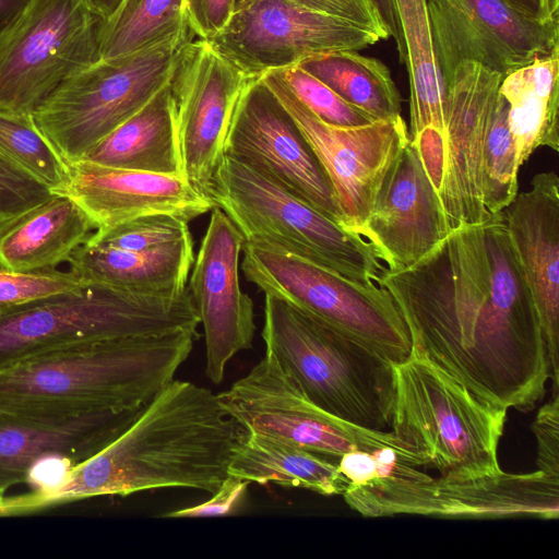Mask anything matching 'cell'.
<instances>
[{"instance_id": "6da1fadb", "label": "cell", "mask_w": 559, "mask_h": 559, "mask_svg": "<svg viewBox=\"0 0 559 559\" xmlns=\"http://www.w3.org/2000/svg\"><path fill=\"white\" fill-rule=\"evenodd\" d=\"M377 284L391 295L412 350L492 405L532 411L549 368L538 314L503 212L457 227Z\"/></svg>"}, {"instance_id": "7a4b0ae2", "label": "cell", "mask_w": 559, "mask_h": 559, "mask_svg": "<svg viewBox=\"0 0 559 559\" xmlns=\"http://www.w3.org/2000/svg\"><path fill=\"white\" fill-rule=\"evenodd\" d=\"M242 428L217 394L171 380L109 445L76 466L48 507L159 488L215 492Z\"/></svg>"}, {"instance_id": "3957f363", "label": "cell", "mask_w": 559, "mask_h": 559, "mask_svg": "<svg viewBox=\"0 0 559 559\" xmlns=\"http://www.w3.org/2000/svg\"><path fill=\"white\" fill-rule=\"evenodd\" d=\"M181 330L80 344L0 371V412L32 421H68L147 404L191 353Z\"/></svg>"}, {"instance_id": "277c9868", "label": "cell", "mask_w": 559, "mask_h": 559, "mask_svg": "<svg viewBox=\"0 0 559 559\" xmlns=\"http://www.w3.org/2000/svg\"><path fill=\"white\" fill-rule=\"evenodd\" d=\"M391 431L423 467L445 479L502 472L498 448L508 409L485 402L415 352L393 364Z\"/></svg>"}, {"instance_id": "5b68a950", "label": "cell", "mask_w": 559, "mask_h": 559, "mask_svg": "<svg viewBox=\"0 0 559 559\" xmlns=\"http://www.w3.org/2000/svg\"><path fill=\"white\" fill-rule=\"evenodd\" d=\"M199 324L189 289L156 295L84 282L0 314V371L85 343L181 330L198 333Z\"/></svg>"}, {"instance_id": "8992f818", "label": "cell", "mask_w": 559, "mask_h": 559, "mask_svg": "<svg viewBox=\"0 0 559 559\" xmlns=\"http://www.w3.org/2000/svg\"><path fill=\"white\" fill-rule=\"evenodd\" d=\"M264 295L265 353L323 411L367 429L388 430L393 362L285 300Z\"/></svg>"}, {"instance_id": "52a82bcc", "label": "cell", "mask_w": 559, "mask_h": 559, "mask_svg": "<svg viewBox=\"0 0 559 559\" xmlns=\"http://www.w3.org/2000/svg\"><path fill=\"white\" fill-rule=\"evenodd\" d=\"M207 197L241 233L359 284L377 282L385 266L374 248L266 176L224 155Z\"/></svg>"}, {"instance_id": "ba28073f", "label": "cell", "mask_w": 559, "mask_h": 559, "mask_svg": "<svg viewBox=\"0 0 559 559\" xmlns=\"http://www.w3.org/2000/svg\"><path fill=\"white\" fill-rule=\"evenodd\" d=\"M190 28L136 52L100 59L67 80L32 116L68 164L139 111L170 80Z\"/></svg>"}, {"instance_id": "9c48e42d", "label": "cell", "mask_w": 559, "mask_h": 559, "mask_svg": "<svg viewBox=\"0 0 559 559\" xmlns=\"http://www.w3.org/2000/svg\"><path fill=\"white\" fill-rule=\"evenodd\" d=\"M242 272L264 294L362 344L393 364L408 358L407 326L386 289L359 284L262 241H243Z\"/></svg>"}, {"instance_id": "30bf717a", "label": "cell", "mask_w": 559, "mask_h": 559, "mask_svg": "<svg viewBox=\"0 0 559 559\" xmlns=\"http://www.w3.org/2000/svg\"><path fill=\"white\" fill-rule=\"evenodd\" d=\"M106 20L87 0H32L0 35V109L33 115L99 61Z\"/></svg>"}, {"instance_id": "8fae6325", "label": "cell", "mask_w": 559, "mask_h": 559, "mask_svg": "<svg viewBox=\"0 0 559 559\" xmlns=\"http://www.w3.org/2000/svg\"><path fill=\"white\" fill-rule=\"evenodd\" d=\"M504 75L461 62L447 87L448 115L441 135L423 132L413 141L438 193L449 231L491 215L485 207V165L492 126L507 104Z\"/></svg>"}, {"instance_id": "7c38bea8", "label": "cell", "mask_w": 559, "mask_h": 559, "mask_svg": "<svg viewBox=\"0 0 559 559\" xmlns=\"http://www.w3.org/2000/svg\"><path fill=\"white\" fill-rule=\"evenodd\" d=\"M364 518L420 515L452 520L559 518V478L540 471L471 479L429 476L421 480H379L352 486L342 495Z\"/></svg>"}, {"instance_id": "4fadbf2b", "label": "cell", "mask_w": 559, "mask_h": 559, "mask_svg": "<svg viewBox=\"0 0 559 559\" xmlns=\"http://www.w3.org/2000/svg\"><path fill=\"white\" fill-rule=\"evenodd\" d=\"M143 408L68 421H32L0 412V516L47 508L73 469L116 440Z\"/></svg>"}, {"instance_id": "5bb4252c", "label": "cell", "mask_w": 559, "mask_h": 559, "mask_svg": "<svg viewBox=\"0 0 559 559\" xmlns=\"http://www.w3.org/2000/svg\"><path fill=\"white\" fill-rule=\"evenodd\" d=\"M217 396L226 413L242 429L282 439L321 455L338 460L350 451L382 448L408 452L391 430L367 429L317 406L269 353Z\"/></svg>"}, {"instance_id": "9a60e30c", "label": "cell", "mask_w": 559, "mask_h": 559, "mask_svg": "<svg viewBox=\"0 0 559 559\" xmlns=\"http://www.w3.org/2000/svg\"><path fill=\"white\" fill-rule=\"evenodd\" d=\"M298 124L335 197L343 227L360 236L378 190L408 143L401 117L356 127L329 124L308 109L275 71L260 76Z\"/></svg>"}, {"instance_id": "2e32d148", "label": "cell", "mask_w": 559, "mask_h": 559, "mask_svg": "<svg viewBox=\"0 0 559 559\" xmlns=\"http://www.w3.org/2000/svg\"><path fill=\"white\" fill-rule=\"evenodd\" d=\"M380 39L348 21L289 0H249L206 40L245 75L257 79L313 55L357 51Z\"/></svg>"}, {"instance_id": "e0dca14e", "label": "cell", "mask_w": 559, "mask_h": 559, "mask_svg": "<svg viewBox=\"0 0 559 559\" xmlns=\"http://www.w3.org/2000/svg\"><path fill=\"white\" fill-rule=\"evenodd\" d=\"M224 155L241 162L343 226L332 187L288 110L260 79L236 106Z\"/></svg>"}, {"instance_id": "ac0fdd59", "label": "cell", "mask_w": 559, "mask_h": 559, "mask_svg": "<svg viewBox=\"0 0 559 559\" xmlns=\"http://www.w3.org/2000/svg\"><path fill=\"white\" fill-rule=\"evenodd\" d=\"M427 3L445 87L461 62H475L506 76L535 59L559 52V23L531 21L502 0Z\"/></svg>"}, {"instance_id": "d6986e66", "label": "cell", "mask_w": 559, "mask_h": 559, "mask_svg": "<svg viewBox=\"0 0 559 559\" xmlns=\"http://www.w3.org/2000/svg\"><path fill=\"white\" fill-rule=\"evenodd\" d=\"M251 80L202 38L183 47L169 80L183 177L206 197L236 106Z\"/></svg>"}, {"instance_id": "ffe728a7", "label": "cell", "mask_w": 559, "mask_h": 559, "mask_svg": "<svg viewBox=\"0 0 559 559\" xmlns=\"http://www.w3.org/2000/svg\"><path fill=\"white\" fill-rule=\"evenodd\" d=\"M243 237L218 207L212 209L189 280V293L205 336V374L219 384L228 361L251 348L255 331L253 302L240 288Z\"/></svg>"}, {"instance_id": "44dd1931", "label": "cell", "mask_w": 559, "mask_h": 559, "mask_svg": "<svg viewBox=\"0 0 559 559\" xmlns=\"http://www.w3.org/2000/svg\"><path fill=\"white\" fill-rule=\"evenodd\" d=\"M448 233L436 188L409 140L385 175L360 236L395 272L420 260Z\"/></svg>"}, {"instance_id": "7402d4cb", "label": "cell", "mask_w": 559, "mask_h": 559, "mask_svg": "<svg viewBox=\"0 0 559 559\" xmlns=\"http://www.w3.org/2000/svg\"><path fill=\"white\" fill-rule=\"evenodd\" d=\"M511 245L536 307L552 395L559 391V178L536 174L502 210Z\"/></svg>"}, {"instance_id": "603a6c76", "label": "cell", "mask_w": 559, "mask_h": 559, "mask_svg": "<svg viewBox=\"0 0 559 559\" xmlns=\"http://www.w3.org/2000/svg\"><path fill=\"white\" fill-rule=\"evenodd\" d=\"M62 191L90 216L95 229L150 214H171L187 222L212 211V200L183 176L112 168L85 159L67 164Z\"/></svg>"}, {"instance_id": "cb8c5ba5", "label": "cell", "mask_w": 559, "mask_h": 559, "mask_svg": "<svg viewBox=\"0 0 559 559\" xmlns=\"http://www.w3.org/2000/svg\"><path fill=\"white\" fill-rule=\"evenodd\" d=\"M68 262L82 281L156 295L183 292L194 262L193 240L182 239L144 251L80 246Z\"/></svg>"}, {"instance_id": "d4e9b609", "label": "cell", "mask_w": 559, "mask_h": 559, "mask_svg": "<svg viewBox=\"0 0 559 559\" xmlns=\"http://www.w3.org/2000/svg\"><path fill=\"white\" fill-rule=\"evenodd\" d=\"M81 159L112 168L183 176L169 82Z\"/></svg>"}, {"instance_id": "484cf974", "label": "cell", "mask_w": 559, "mask_h": 559, "mask_svg": "<svg viewBox=\"0 0 559 559\" xmlns=\"http://www.w3.org/2000/svg\"><path fill=\"white\" fill-rule=\"evenodd\" d=\"M337 461L242 429L233 448L227 473L260 485L299 487L324 496L343 495L349 483L340 472Z\"/></svg>"}, {"instance_id": "4316f807", "label": "cell", "mask_w": 559, "mask_h": 559, "mask_svg": "<svg viewBox=\"0 0 559 559\" xmlns=\"http://www.w3.org/2000/svg\"><path fill=\"white\" fill-rule=\"evenodd\" d=\"M95 229L86 212L67 195L56 194L0 237V265L28 272L53 269Z\"/></svg>"}, {"instance_id": "83f0119b", "label": "cell", "mask_w": 559, "mask_h": 559, "mask_svg": "<svg viewBox=\"0 0 559 559\" xmlns=\"http://www.w3.org/2000/svg\"><path fill=\"white\" fill-rule=\"evenodd\" d=\"M509 124L521 167L538 147L559 151V52L535 59L502 80Z\"/></svg>"}, {"instance_id": "f1b7e54d", "label": "cell", "mask_w": 559, "mask_h": 559, "mask_svg": "<svg viewBox=\"0 0 559 559\" xmlns=\"http://www.w3.org/2000/svg\"><path fill=\"white\" fill-rule=\"evenodd\" d=\"M428 0H394L401 25L404 62L409 80V139L421 132L441 135L448 115L447 87L441 74L428 14Z\"/></svg>"}, {"instance_id": "f546056e", "label": "cell", "mask_w": 559, "mask_h": 559, "mask_svg": "<svg viewBox=\"0 0 559 559\" xmlns=\"http://www.w3.org/2000/svg\"><path fill=\"white\" fill-rule=\"evenodd\" d=\"M296 66L376 120L401 117V98L389 68L355 50L313 55Z\"/></svg>"}, {"instance_id": "4dcf8cb0", "label": "cell", "mask_w": 559, "mask_h": 559, "mask_svg": "<svg viewBox=\"0 0 559 559\" xmlns=\"http://www.w3.org/2000/svg\"><path fill=\"white\" fill-rule=\"evenodd\" d=\"M190 28L186 0H122L106 20L100 58L130 55Z\"/></svg>"}, {"instance_id": "1f68e13d", "label": "cell", "mask_w": 559, "mask_h": 559, "mask_svg": "<svg viewBox=\"0 0 559 559\" xmlns=\"http://www.w3.org/2000/svg\"><path fill=\"white\" fill-rule=\"evenodd\" d=\"M0 156L55 194L62 193L68 179L67 163L37 128L32 115L0 109Z\"/></svg>"}, {"instance_id": "d6a6232c", "label": "cell", "mask_w": 559, "mask_h": 559, "mask_svg": "<svg viewBox=\"0 0 559 559\" xmlns=\"http://www.w3.org/2000/svg\"><path fill=\"white\" fill-rule=\"evenodd\" d=\"M191 235L188 222L171 214H150L97 229L85 243L124 251H144Z\"/></svg>"}, {"instance_id": "836d02e7", "label": "cell", "mask_w": 559, "mask_h": 559, "mask_svg": "<svg viewBox=\"0 0 559 559\" xmlns=\"http://www.w3.org/2000/svg\"><path fill=\"white\" fill-rule=\"evenodd\" d=\"M274 71L308 109L329 124L356 127L376 121L296 64Z\"/></svg>"}, {"instance_id": "e575fe53", "label": "cell", "mask_w": 559, "mask_h": 559, "mask_svg": "<svg viewBox=\"0 0 559 559\" xmlns=\"http://www.w3.org/2000/svg\"><path fill=\"white\" fill-rule=\"evenodd\" d=\"M337 466L352 486L379 480H421L430 476L418 469L423 465L416 456L393 448L350 451L338 459Z\"/></svg>"}, {"instance_id": "d590c367", "label": "cell", "mask_w": 559, "mask_h": 559, "mask_svg": "<svg viewBox=\"0 0 559 559\" xmlns=\"http://www.w3.org/2000/svg\"><path fill=\"white\" fill-rule=\"evenodd\" d=\"M84 282L70 271L44 269L13 271L0 265V314L51 295L81 286Z\"/></svg>"}, {"instance_id": "8d00e7d4", "label": "cell", "mask_w": 559, "mask_h": 559, "mask_svg": "<svg viewBox=\"0 0 559 559\" xmlns=\"http://www.w3.org/2000/svg\"><path fill=\"white\" fill-rule=\"evenodd\" d=\"M56 194L0 156V237Z\"/></svg>"}, {"instance_id": "74e56055", "label": "cell", "mask_w": 559, "mask_h": 559, "mask_svg": "<svg viewBox=\"0 0 559 559\" xmlns=\"http://www.w3.org/2000/svg\"><path fill=\"white\" fill-rule=\"evenodd\" d=\"M249 0H236L235 10ZM307 9L330 14L388 39L390 34L372 0H289Z\"/></svg>"}, {"instance_id": "f35d334b", "label": "cell", "mask_w": 559, "mask_h": 559, "mask_svg": "<svg viewBox=\"0 0 559 559\" xmlns=\"http://www.w3.org/2000/svg\"><path fill=\"white\" fill-rule=\"evenodd\" d=\"M532 431L537 441V469L559 478V394L540 407Z\"/></svg>"}, {"instance_id": "ab89813d", "label": "cell", "mask_w": 559, "mask_h": 559, "mask_svg": "<svg viewBox=\"0 0 559 559\" xmlns=\"http://www.w3.org/2000/svg\"><path fill=\"white\" fill-rule=\"evenodd\" d=\"M249 481L227 476L213 497L198 506L175 510L164 518H209L235 514L241 507Z\"/></svg>"}, {"instance_id": "60d3db41", "label": "cell", "mask_w": 559, "mask_h": 559, "mask_svg": "<svg viewBox=\"0 0 559 559\" xmlns=\"http://www.w3.org/2000/svg\"><path fill=\"white\" fill-rule=\"evenodd\" d=\"M236 0H186L189 25L198 38L210 39L221 32L235 11Z\"/></svg>"}, {"instance_id": "b9f144b4", "label": "cell", "mask_w": 559, "mask_h": 559, "mask_svg": "<svg viewBox=\"0 0 559 559\" xmlns=\"http://www.w3.org/2000/svg\"><path fill=\"white\" fill-rule=\"evenodd\" d=\"M524 17L542 23H559V0H502Z\"/></svg>"}, {"instance_id": "7bdbcfd3", "label": "cell", "mask_w": 559, "mask_h": 559, "mask_svg": "<svg viewBox=\"0 0 559 559\" xmlns=\"http://www.w3.org/2000/svg\"><path fill=\"white\" fill-rule=\"evenodd\" d=\"M389 34L392 35L396 41V46L400 53V59L403 55V41L401 25L396 12L394 0H372Z\"/></svg>"}, {"instance_id": "ee69618b", "label": "cell", "mask_w": 559, "mask_h": 559, "mask_svg": "<svg viewBox=\"0 0 559 559\" xmlns=\"http://www.w3.org/2000/svg\"><path fill=\"white\" fill-rule=\"evenodd\" d=\"M32 0H0V35L24 12Z\"/></svg>"}, {"instance_id": "f6af8a7d", "label": "cell", "mask_w": 559, "mask_h": 559, "mask_svg": "<svg viewBox=\"0 0 559 559\" xmlns=\"http://www.w3.org/2000/svg\"><path fill=\"white\" fill-rule=\"evenodd\" d=\"M90 4L106 19L111 16L122 0H87Z\"/></svg>"}]
</instances>
